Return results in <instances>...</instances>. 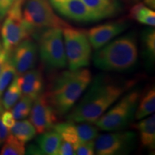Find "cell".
I'll use <instances>...</instances> for the list:
<instances>
[{"label": "cell", "mask_w": 155, "mask_h": 155, "mask_svg": "<svg viewBox=\"0 0 155 155\" xmlns=\"http://www.w3.org/2000/svg\"><path fill=\"white\" fill-rule=\"evenodd\" d=\"M134 85V81L120 80L106 74L97 75L84 96L68 113L67 121L94 124Z\"/></svg>", "instance_id": "cell-1"}, {"label": "cell", "mask_w": 155, "mask_h": 155, "mask_svg": "<svg viewBox=\"0 0 155 155\" xmlns=\"http://www.w3.org/2000/svg\"><path fill=\"white\" fill-rule=\"evenodd\" d=\"M91 80V71L83 68L63 71L53 78L45 95L58 116L72 109Z\"/></svg>", "instance_id": "cell-2"}, {"label": "cell", "mask_w": 155, "mask_h": 155, "mask_svg": "<svg viewBox=\"0 0 155 155\" xmlns=\"http://www.w3.org/2000/svg\"><path fill=\"white\" fill-rule=\"evenodd\" d=\"M93 61L97 68L104 71L121 72L131 68L138 59L135 35L127 34L96 50Z\"/></svg>", "instance_id": "cell-3"}, {"label": "cell", "mask_w": 155, "mask_h": 155, "mask_svg": "<svg viewBox=\"0 0 155 155\" xmlns=\"http://www.w3.org/2000/svg\"><path fill=\"white\" fill-rule=\"evenodd\" d=\"M22 18L29 34L38 37L50 28H63L69 26L55 15L49 0H24Z\"/></svg>", "instance_id": "cell-4"}, {"label": "cell", "mask_w": 155, "mask_h": 155, "mask_svg": "<svg viewBox=\"0 0 155 155\" xmlns=\"http://www.w3.org/2000/svg\"><path fill=\"white\" fill-rule=\"evenodd\" d=\"M140 96L139 90L129 92L114 104L94 124L102 131L123 130L134 118Z\"/></svg>", "instance_id": "cell-5"}, {"label": "cell", "mask_w": 155, "mask_h": 155, "mask_svg": "<svg viewBox=\"0 0 155 155\" xmlns=\"http://www.w3.org/2000/svg\"><path fill=\"white\" fill-rule=\"evenodd\" d=\"M63 36L69 69L88 66L91 57V45L87 32L69 25L63 29Z\"/></svg>", "instance_id": "cell-6"}, {"label": "cell", "mask_w": 155, "mask_h": 155, "mask_svg": "<svg viewBox=\"0 0 155 155\" xmlns=\"http://www.w3.org/2000/svg\"><path fill=\"white\" fill-rule=\"evenodd\" d=\"M38 39L39 53L46 66L56 70L66 67L67 59L62 29H48L42 32Z\"/></svg>", "instance_id": "cell-7"}, {"label": "cell", "mask_w": 155, "mask_h": 155, "mask_svg": "<svg viewBox=\"0 0 155 155\" xmlns=\"http://www.w3.org/2000/svg\"><path fill=\"white\" fill-rule=\"evenodd\" d=\"M23 2L24 0H15L2 26L1 42L9 54L19 42L30 37L22 18Z\"/></svg>", "instance_id": "cell-8"}, {"label": "cell", "mask_w": 155, "mask_h": 155, "mask_svg": "<svg viewBox=\"0 0 155 155\" xmlns=\"http://www.w3.org/2000/svg\"><path fill=\"white\" fill-rule=\"evenodd\" d=\"M136 134L133 131H114L98 135L95 152L98 155H118L130 153L134 147Z\"/></svg>", "instance_id": "cell-9"}, {"label": "cell", "mask_w": 155, "mask_h": 155, "mask_svg": "<svg viewBox=\"0 0 155 155\" xmlns=\"http://www.w3.org/2000/svg\"><path fill=\"white\" fill-rule=\"evenodd\" d=\"M58 114L48 101L45 94L34 101L30 113V121L36 132L42 134L53 129L57 124Z\"/></svg>", "instance_id": "cell-10"}, {"label": "cell", "mask_w": 155, "mask_h": 155, "mask_svg": "<svg viewBox=\"0 0 155 155\" xmlns=\"http://www.w3.org/2000/svg\"><path fill=\"white\" fill-rule=\"evenodd\" d=\"M38 50L35 42L27 38L19 42L9 53V61L17 75L34 68L38 60Z\"/></svg>", "instance_id": "cell-11"}, {"label": "cell", "mask_w": 155, "mask_h": 155, "mask_svg": "<svg viewBox=\"0 0 155 155\" xmlns=\"http://www.w3.org/2000/svg\"><path fill=\"white\" fill-rule=\"evenodd\" d=\"M53 8L66 18L78 22H93L98 19L81 0H49Z\"/></svg>", "instance_id": "cell-12"}, {"label": "cell", "mask_w": 155, "mask_h": 155, "mask_svg": "<svg viewBox=\"0 0 155 155\" xmlns=\"http://www.w3.org/2000/svg\"><path fill=\"white\" fill-rule=\"evenodd\" d=\"M128 28L129 24L124 21L108 22L91 28L87 32V35L91 47L98 50L111 42Z\"/></svg>", "instance_id": "cell-13"}, {"label": "cell", "mask_w": 155, "mask_h": 155, "mask_svg": "<svg viewBox=\"0 0 155 155\" xmlns=\"http://www.w3.org/2000/svg\"><path fill=\"white\" fill-rule=\"evenodd\" d=\"M22 94L35 101L43 94L44 78L40 69L32 68L17 75Z\"/></svg>", "instance_id": "cell-14"}, {"label": "cell", "mask_w": 155, "mask_h": 155, "mask_svg": "<svg viewBox=\"0 0 155 155\" xmlns=\"http://www.w3.org/2000/svg\"><path fill=\"white\" fill-rule=\"evenodd\" d=\"M98 19L111 18L116 16L122 10L119 0H81Z\"/></svg>", "instance_id": "cell-15"}, {"label": "cell", "mask_w": 155, "mask_h": 155, "mask_svg": "<svg viewBox=\"0 0 155 155\" xmlns=\"http://www.w3.org/2000/svg\"><path fill=\"white\" fill-rule=\"evenodd\" d=\"M133 126L139 132L141 146L149 150H154L155 147V116L151 114L146 119Z\"/></svg>", "instance_id": "cell-16"}, {"label": "cell", "mask_w": 155, "mask_h": 155, "mask_svg": "<svg viewBox=\"0 0 155 155\" xmlns=\"http://www.w3.org/2000/svg\"><path fill=\"white\" fill-rule=\"evenodd\" d=\"M36 139L38 148L42 154L57 155L62 139L55 129H50L40 134Z\"/></svg>", "instance_id": "cell-17"}, {"label": "cell", "mask_w": 155, "mask_h": 155, "mask_svg": "<svg viewBox=\"0 0 155 155\" xmlns=\"http://www.w3.org/2000/svg\"><path fill=\"white\" fill-rule=\"evenodd\" d=\"M155 111V89L153 86L140 96L134 118L140 120L154 114Z\"/></svg>", "instance_id": "cell-18"}, {"label": "cell", "mask_w": 155, "mask_h": 155, "mask_svg": "<svg viewBox=\"0 0 155 155\" xmlns=\"http://www.w3.org/2000/svg\"><path fill=\"white\" fill-rule=\"evenodd\" d=\"M9 132L24 144L32 140L35 137L37 133L30 121L23 119L15 121Z\"/></svg>", "instance_id": "cell-19"}, {"label": "cell", "mask_w": 155, "mask_h": 155, "mask_svg": "<svg viewBox=\"0 0 155 155\" xmlns=\"http://www.w3.org/2000/svg\"><path fill=\"white\" fill-rule=\"evenodd\" d=\"M129 17L141 24L154 27L155 12L144 4L138 3L134 5L129 12Z\"/></svg>", "instance_id": "cell-20"}, {"label": "cell", "mask_w": 155, "mask_h": 155, "mask_svg": "<svg viewBox=\"0 0 155 155\" xmlns=\"http://www.w3.org/2000/svg\"><path fill=\"white\" fill-rule=\"evenodd\" d=\"M5 91V93L2 95L3 97L1 102L5 110H9L18 101L22 95L20 86L18 82L17 74L15 75V78Z\"/></svg>", "instance_id": "cell-21"}, {"label": "cell", "mask_w": 155, "mask_h": 155, "mask_svg": "<svg viewBox=\"0 0 155 155\" xmlns=\"http://www.w3.org/2000/svg\"><path fill=\"white\" fill-rule=\"evenodd\" d=\"M26 154L25 144L18 140L16 137L9 134L4 141L0 151L1 155H23Z\"/></svg>", "instance_id": "cell-22"}, {"label": "cell", "mask_w": 155, "mask_h": 155, "mask_svg": "<svg viewBox=\"0 0 155 155\" xmlns=\"http://www.w3.org/2000/svg\"><path fill=\"white\" fill-rule=\"evenodd\" d=\"M34 101L28 96H21L14 106L11 108L15 120L25 119L30 115Z\"/></svg>", "instance_id": "cell-23"}, {"label": "cell", "mask_w": 155, "mask_h": 155, "mask_svg": "<svg viewBox=\"0 0 155 155\" xmlns=\"http://www.w3.org/2000/svg\"><path fill=\"white\" fill-rule=\"evenodd\" d=\"M16 75V71L14 66L12 65L9 58V61L7 62L2 71L0 73V100L5 90L9 86Z\"/></svg>", "instance_id": "cell-24"}, {"label": "cell", "mask_w": 155, "mask_h": 155, "mask_svg": "<svg viewBox=\"0 0 155 155\" xmlns=\"http://www.w3.org/2000/svg\"><path fill=\"white\" fill-rule=\"evenodd\" d=\"M143 44L147 55L151 58L155 55V32L152 29H147L144 31L142 36Z\"/></svg>", "instance_id": "cell-25"}, {"label": "cell", "mask_w": 155, "mask_h": 155, "mask_svg": "<svg viewBox=\"0 0 155 155\" xmlns=\"http://www.w3.org/2000/svg\"><path fill=\"white\" fill-rule=\"evenodd\" d=\"M75 154L77 155H93L95 154L94 140L82 142L75 149Z\"/></svg>", "instance_id": "cell-26"}, {"label": "cell", "mask_w": 155, "mask_h": 155, "mask_svg": "<svg viewBox=\"0 0 155 155\" xmlns=\"http://www.w3.org/2000/svg\"><path fill=\"white\" fill-rule=\"evenodd\" d=\"M75 148L71 143L62 140L57 155H75Z\"/></svg>", "instance_id": "cell-27"}, {"label": "cell", "mask_w": 155, "mask_h": 155, "mask_svg": "<svg viewBox=\"0 0 155 155\" xmlns=\"http://www.w3.org/2000/svg\"><path fill=\"white\" fill-rule=\"evenodd\" d=\"M1 119L3 124L7 129H11L13 127V125L15 124V121H16L12 111H9V110H5L2 112L1 115Z\"/></svg>", "instance_id": "cell-28"}, {"label": "cell", "mask_w": 155, "mask_h": 155, "mask_svg": "<svg viewBox=\"0 0 155 155\" xmlns=\"http://www.w3.org/2000/svg\"><path fill=\"white\" fill-rule=\"evenodd\" d=\"M15 0H0V20L5 17Z\"/></svg>", "instance_id": "cell-29"}, {"label": "cell", "mask_w": 155, "mask_h": 155, "mask_svg": "<svg viewBox=\"0 0 155 155\" xmlns=\"http://www.w3.org/2000/svg\"><path fill=\"white\" fill-rule=\"evenodd\" d=\"M9 54L7 52L5 51L4 49L2 44L1 40H0V73L2 71L4 66L7 62L9 61Z\"/></svg>", "instance_id": "cell-30"}, {"label": "cell", "mask_w": 155, "mask_h": 155, "mask_svg": "<svg viewBox=\"0 0 155 155\" xmlns=\"http://www.w3.org/2000/svg\"><path fill=\"white\" fill-rule=\"evenodd\" d=\"M144 2L145 5L150 7L151 9L155 8V0H144Z\"/></svg>", "instance_id": "cell-31"}, {"label": "cell", "mask_w": 155, "mask_h": 155, "mask_svg": "<svg viewBox=\"0 0 155 155\" xmlns=\"http://www.w3.org/2000/svg\"><path fill=\"white\" fill-rule=\"evenodd\" d=\"M122 1H124V2H129V0H122Z\"/></svg>", "instance_id": "cell-32"}]
</instances>
